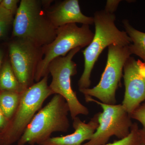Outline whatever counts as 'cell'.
I'll return each instance as SVG.
<instances>
[{
  "mask_svg": "<svg viewBox=\"0 0 145 145\" xmlns=\"http://www.w3.org/2000/svg\"><path fill=\"white\" fill-rule=\"evenodd\" d=\"M87 102H94L103 109L99 112V126L91 139L82 145H105L112 136L120 139L129 135L133 123L130 114L122 105H108L89 96H84Z\"/></svg>",
  "mask_w": 145,
  "mask_h": 145,
  "instance_id": "obj_8",
  "label": "cell"
},
{
  "mask_svg": "<svg viewBox=\"0 0 145 145\" xmlns=\"http://www.w3.org/2000/svg\"><path fill=\"white\" fill-rule=\"evenodd\" d=\"M94 34L89 25L79 27L76 24L65 25L57 29L56 38L49 44L42 47L43 57L35 73L34 80L39 82L49 74L50 63L57 57H64L72 50L88 46Z\"/></svg>",
  "mask_w": 145,
  "mask_h": 145,
  "instance_id": "obj_5",
  "label": "cell"
},
{
  "mask_svg": "<svg viewBox=\"0 0 145 145\" xmlns=\"http://www.w3.org/2000/svg\"><path fill=\"white\" fill-rule=\"evenodd\" d=\"M0 145H2V138L1 133H0Z\"/></svg>",
  "mask_w": 145,
  "mask_h": 145,
  "instance_id": "obj_23",
  "label": "cell"
},
{
  "mask_svg": "<svg viewBox=\"0 0 145 145\" xmlns=\"http://www.w3.org/2000/svg\"></svg>",
  "mask_w": 145,
  "mask_h": 145,
  "instance_id": "obj_25",
  "label": "cell"
},
{
  "mask_svg": "<svg viewBox=\"0 0 145 145\" xmlns=\"http://www.w3.org/2000/svg\"><path fill=\"white\" fill-rule=\"evenodd\" d=\"M18 0H3L0 1V5L7 10L13 14L16 13L18 9Z\"/></svg>",
  "mask_w": 145,
  "mask_h": 145,
  "instance_id": "obj_19",
  "label": "cell"
},
{
  "mask_svg": "<svg viewBox=\"0 0 145 145\" xmlns=\"http://www.w3.org/2000/svg\"><path fill=\"white\" fill-rule=\"evenodd\" d=\"M10 64L24 89L33 84L37 66L43 57L42 47L18 39L9 46Z\"/></svg>",
  "mask_w": 145,
  "mask_h": 145,
  "instance_id": "obj_9",
  "label": "cell"
},
{
  "mask_svg": "<svg viewBox=\"0 0 145 145\" xmlns=\"http://www.w3.org/2000/svg\"><path fill=\"white\" fill-rule=\"evenodd\" d=\"M13 35L42 47L56 38L57 28L50 22L39 1L22 0L13 21Z\"/></svg>",
  "mask_w": 145,
  "mask_h": 145,
  "instance_id": "obj_3",
  "label": "cell"
},
{
  "mask_svg": "<svg viewBox=\"0 0 145 145\" xmlns=\"http://www.w3.org/2000/svg\"><path fill=\"white\" fill-rule=\"evenodd\" d=\"M46 13L50 22L57 29L68 24L89 25L94 22L93 17L86 16L82 13L78 0L63 1Z\"/></svg>",
  "mask_w": 145,
  "mask_h": 145,
  "instance_id": "obj_11",
  "label": "cell"
},
{
  "mask_svg": "<svg viewBox=\"0 0 145 145\" xmlns=\"http://www.w3.org/2000/svg\"><path fill=\"white\" fill-rule=\"evenodd\" d=\"M13 13L0 5V39L4 37L13 21Z\"/></svg>",
  "mask_w": 145,
  "mask_h": 145,
  "instance_id": "obj_17",
  "label": "cell"
},
{
  "mask_svg": "<svg viewBox=\"0 0 145 145\" xmlns=\"http://www.w3.org/2000/svg\"><path fill=\"white\" fill-rule=\"evenodd\" d=\"M139 130L138 125L134 123L131 127L129 135L126 137L105 145H138L141 143Z\"/></svg>",
  "mask_w": 145,
  "mask_h": 145,
  "instance_id": "obj_16",
  "label": "cell"
},
{
  "mask_svg": "<svg viewBox=\"0 0 145 145\" xmlns=\"http://www.w3.org/2000/svg\"><path fill=\"white\" fill-rule=\"evenodd\" d=\"M121 1L120 0H108L104 10L107 13L114 14Z\"/></svg>",
  "mask_w": 145,
  "mask_h": 145,
  "instance_id": "obj_20",
  "label": "cell"
},
{
  "mask_svg": "<svg viewBox=\"0 0 145 145\" xmlns=\"http://www.w3.org/2000/svg\"><path fill=\"white\" fill-rule=\"evenodd\" d=\"M70 112L67 102L59 94H54L49 103L35 114L27 127L17 145H41L53 133L67 132L70 126Z\"/></svg>",
  "mask_w": 145,
  "mask_h": 145,
  "instance_id": "obj_2",
  "label": "cell"
},
{
  "mask_svg": "<svg viewBox=\"0 0 145 145\" xmlns=\"http://www.w3.org/2000/svg\"><path fill=\"white\" fill-rule=\"evenodd\" d=\"M48 80L46 75L22 92L15 114L1 133L2 145H13L18 142L44 101L53 94Z\"/></svg>",
  "mask_w": 145,
  "mask_h": 145,
  "instance_id": "obj_4",
  "label": "cell"
},
{
  "mask_svg": "<svg viewBox=\"0 0 145 145\" xmlns=\"http://www.w3.org/2000/svg\"><path fill=\"white\" fill-rule=\"evenodd\" d=\"M81 48H76L64 57L54 59L48 67V72L52 76L50 88L53 94H59L64 98L69 106L72 119L80 114L88 115L89 113L88 108L79 101L71 86V77L77 73V65L72 59Z\"/></svg>",
  "mask_w": 145,
  "mask_h": 145,
  "instance_id": "obj_7",
  "label": "cell"
},
{
  "mask_svg": "<svg viewBox=\"0 0 145 145\" xmlns=\"http://www.w3.org/2000/svg\"><path fill=\"white\" fill-rule=\"evenodd\" d=\"M131 54L129 45H110L106 65L101 80L93 88L80 89V92L84 96L97 98L103 103L115 105L116 91L123 76L124 66Z\"/></svg>",
  "mask_w": 145,
  "mask_h": 145,
  "instance_id": "obj_6",
  "label": "cell"
},
{
  "mask_svg": "<svg viewBox=\"0 0 145 145\" xmlns=\"http://www.w3.org/2000/svg\"><path fill=\"white\" fill-rule=\"evenodd\" d=\"M3 58V53L1 50H0V71L2 67V62Z\"/></svg>",
  "mask_w": 145,
  "mask_h": 145,
  "instance_id": "obj_22",
  "label": "cell"
},
{
  "mask_svg": "<svg viewBox=\"0 0 145 145\" xmlns=\"http://www.w3.org/2000/svg\"><path fill=\"white\" fill-rule=\"evenodd\" d=\"M122 22L125 31L131 40L129 47L132 54L140 57L145 63V33L134 28L127 20H123Z\"/></svg>",
  "mask_w": 145,
  "mask_h": 145,
  "instance_id": "obj_13",
  "label": "cell"
},
{
  "mask_svg": "<svg viewBox=\"0 0 145 145\" xmlns=\"http://www.w3.org/2000/svg\"><path fill=\"white\" fill-rule=\"evenodd\" d=\"M138 145H145V144L141 142L140 143V144H139Z\"/></svg>",
  "mask_w": 145,
  "mask_h": 145,
  "instance_id": "obj_24",
  "label": "cell"
},
{
  "mask_svg": "<svg viewBox=\"0 0 145 145\" xmlns=\"http://www.w3.org/2000/svg\"><path fill=\"white\" fill-rule=\"evenodd\" d=\"M22 92L0 91V107L5 117L9 121L18 108Z\"/></svg>",
  "mask_w": 145,
  "mask_h": 145,
  "instance_id": "obj_15",
  "label": "cell"
},
{
  "mask_svg": "<svg viewBox=\"0 0 145 145\" xmlns=\"http://www.w3.org/2000/svg\"><path fill=\"white\" fill-rule=\"evenodd\" d=\"M9 121L7 119L0 107V133L2 132L7 126Z\"/></svg>",
  "mask_w": 145,
  "mask_h": 145,
  "instance_id": "obj_21",
  "label": "cell"
},
{
  "mask_svg": "<svg viewBox=\"0 0 145 145\" xmlns=\"http://www.w3.org/2000/svg\"><path fill=\"white\" fill-rule=\"evenodd\" d=\"M99 113L94 115L87 123L79 117L73 119L72 133L61 137H50L41 145H82L85 141H89L99 126Z\"/></svg>",
  "mask_w": 145,
  "mask_h": 145,
  "instance_id": "obj_12",
  "label": "cell"
},
{
  "mask_svg": "<svg viewBox=\"0 0 145 145\" xmlns=\"http://www.w3.org/2000/svg\"><path fill=\"white\" fill-rule=\"evenodd\" d=\"M130 116L131 119L138 121L142 125V128L140 129L139 133L141 142L145 144V102L138 106Z\"/></svg>",
  "mask_w": 145,
  "mask_h": 145,
  "instance_id": "obj_18",
  "label": "cell"
},
{
  "mask_svg": "<svg viewBox=\"0 0 145 145\" xmlns=\"http://www.w3.org/2000/svg\"><path fill=\"white\" fill-rule=\"evenodd\" d=\"M123 71L125 92L122 105L130 114L145 101V63L129 57Z\"/></svg>",
  "mask_w": 145,
  "mask_h": 145,
  "instance_id": "obj_10",
  "label": "cell"
},
{
  "mask_svg": "<svg viewBox=\"0 0 145 145\" xmlns=\"http://www.w3.org/2000/svg\"><path fill=\"white\" fill-rule=\"evenodd\" d=\"M24 90L18 81L10 63L6 62L0 71V91L21 93Z\"/></svg>",
  "mask_w": 145,
  "mask_h": 145,
  "instance_id": "obj_14",
  "label": "cell"
},
{
  "mask_svg": "<svg viewBox=\"0 0 145 145\" xmlns=\"http://www.w3.org/2000/svg\"><path fill=\"white\" fill-rule=\"evenodd\" d=\"M95 32L90 44L83 51L84 67L78 82L79 89L89 88L91 75L95 63L106 48L112 44L128 46L131 40L127 32L115 25L116 16L103 10L97 11L93 16Z\"/></svg>",
  "mask_w": 145,
  "mask_h": 145,
  "instance_id": "obj_1",
  "label": "cell"
}]
</instances>
